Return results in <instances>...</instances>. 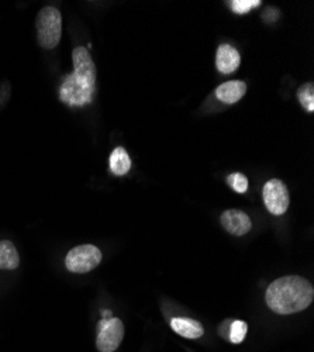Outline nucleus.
Here are the masks:
<instances>
[{"instance_id":"obj_1","label":"nucleus","mask_w":314,"mask_h":352,"mask_svg":"<svg viewBox=\"0 0 314 352\" xmlns=\"http://www.w3.org/2000/svg\"><path fill=\"white\" fill-rule=\"evenodd\" d=\"M314 299L313 285L298 275L283 276L273 280L268 289L265 300L268 307L282 316L293 314L307 309Z\"/></svg>"},{"instance_id":"obj_2","label":"nucleus","mask_w":314,"mask_h":352,"mask_svg":"<svg viewBox=\"0 0 314 352\" xmlns=\"http://www.w3.org/2000/svg\"><path fill=\"white\" fill-rule=\"evenodd\" d=\"M38 44L45 50H54L60 44L63 33V16L52 6L40 10L36 20Z\"/></svg>"},{"instance_id":"obj_3","label":"nucleus","mask_w":314,"mask_h":352,"mask_svg":"<svg viewBox=\"0 0 314 352\" xmlns=\"http://www.w3.org/2000/svg\"><path fill=\"white\" fill-rule=\"evenodd\" d=\"M95 95V85L82 80L74 72L68 74L60 87V99L68 106L82 107L92 103Z\"/></svg>"},{"instance_id":"obj_4","label":"nucleus","mask_w":314,"mask_h":352,"mask_svg":"<svg viewBox=\"0 0 314 352\" xmlns=\"http://www.w3.org/2000/svg\"><path fill=\"white\" fill-rule=\"evenodd\" d=\"M100 262L102 251L92 244L72 248L65 258L67 270L72 274H88L95 270Z\"/></svg>"},{"instance_id":"obj_5","label":"nucleus","mask_w":314,"mask_h":352,"mask_svg":"<svg viewBox=\"0 0 314 352\" xmlns=\"http://www.w3.org/2000/svg\"><path fill=\"white\" fill-rule=\"evenodd\" d=\"M124 338V324L120 318H102L98 324L96 345L100 352H114Z\"/></svg>"},{"instance_id":"obj_6","label":"nucleus","mask_w":314,"mask_h":352,"mask_svg":"<svg viewBox=\"0 0 314 352\" xmlns=\"http://www.w3.org/2000/svg\"><path fill=\"white\" fill-rule=\"evenodd\" d=\"M264 201L273 216H282L288 212L291 197L289 190L280 179H271L264 186Z\"/></svg>"},{"instance_id":"obj_7","label":"nucleus","mask_w":314,"mask_h":352,"mask_svg":"<svg viewBox=\"0 0 314 352\" xmlns=\"http://www.w3.org/2000/svg\"><path fill=\"white\" fill-rule=\"evenodd\" d=\"M74 74L82 80L96 86V67L87 48L76 47L72 52Z\"/></svg>"},{"instance_id":"obj_8","label":"nucleus","mask_w":314,"mask_h":352,"mask_svg":"<svg viewBox=\"0 0 314 352\" xmlns=\"http://www.w3.org/2000/svg\"><path fill=\"white\" fill-rule=\"evenodd\" d=\"M220 221H221L223 228L227 232H230V234H233V236H237V237L244 236V234L249 232V230L252 228V221H251L249 216L237 209L225 210L221 214Z\"/></svg>"},{"instance_id":"obj_9","label":"nucleus","mask_w":314,"mask_h":352,"mask_svg":"<svg viewBox=\"0 0 314 352\" xmlns=\"http://www.w3.org/2000/svg\"><path fill=\"white\" fill-rule=\"evenodd\" d=\"M241 56L238 50L232 47L230 44H221L216 54V67L217 71L223 75L233 74L240 68Z\"/></svg>"},{"instance_id":"obj_10","label":"nucleus","mask_w":314,"mask_h":352,"mask_svg":"<svg viewBox=\"0 0 314 352\" xmlns=\"http://www.w3.org/2000/svg\"><path fill=\"white\" fill-rule=\"evenodd\" d=\"M245 92H247L245 82L230 80V82L221 83L216 89L214 95L220 102H223L225 104H234L244 98Z\"/></svg>"},{"instance_id":"obj_11","label":"nucleus","mask_w":314,"mask_h":352,"mask_svg":"<svg viewBox=\"0 0 314 352\" xmlns=\"http://www.w3.org/2000/svg\"><path fill=\"white\" fill-rule=\"evenodd\" d=\"M170 329L177 334L189 340L201 338L205 334V329L201 322L186 317H175L170 320Z\"/></svg>"},{"instance_id":"obj_12","label":"nucleus","mask_w":314,"mask_h":352,"mask_svg":"<svg viewBox=\"0 0 314 352\" xmlns=\"http://www.w3.org/2000/svg\"><path fill=\"white\" fill-rule=\"evenodd\" d=\"M20 256L16 247L10 241H0V270L13 271L19 267Z\"/></svg>"},{"instance_id":"obj_13","label":"nucleus","mask_w":314,"mask_h":352,"mask_svg":"<svg viewBox=\"0 0 314 352\" xmlns=\"http://www.w3.org/2000/svg\"><path fill=\"white\" fill-rule=\"evenodd\" d=\"M109 164H110V170L117 176L126 175L131 168V160L123 146H117V148L113 150V153L110 154Z\"/></svg>"},{"instance_id":"obj_14","label":"nucleus","mask_w":314,"mask_h":352,"mask_svg":"<svg viewBox=\"0 0 314 352\" xmlns=\"http://www.w3.org/2000/svg\"><path fill=\"white\" fill-rule=\"evenodd\" d=\"M298 99L304 110H307L309 113L314 111V85L311 82L304 83L299 87Z\"/></svg>"},{"instance_id":"obj_15","label":"nucleus","mask_w":314,"mask_h":352,"mask_svg":"<svg viewBox=\"0 0 314 352\" xmlns=\"http://www.w3.org/2000/svg\"><path fill=\"white\" fill-rule=\"evenodd\" d=\"M232 8V10L236 14H247L249 13V10L258 8L261 5L260 0H233V2L228 3Z\"/></svg>"},{"instance_id":"obj_16","label":"nucleus","mask_w":314,"mask_h":352,"mask_svg":"<svg viewBox=\"0 0 314 352\" xmlns=\"http://www.w3.org/2000/svg\"><path fill=\"white\" fill-rule=\"evenodd\" d=\"M227 184L230 185L237 193H245L247 189H248V179L247 176L240 173V172H236V173H232L227 176Z\"/></svg>"},{"instance_id":"obj_17","label":"nucleus","mask_w":314,"mask_h":352,"mask_svg":"<svg viewBox=\"0 0 314 352\" xmlns=\"http://www.w3.org/2000/svg\"><path fill=\"white\" fill-rule=\"evenodd\" d=\"M247 331H248V326L247 322L241 321V320H236L233 321L232 324V329H230V341L233 344H240L244 341L245 336H247Z\"/></svg>"},{"instance_id":"obj_18","label":"nucleus","mask_w":314,"mask_h":352,"mask_svg":"<svg viewBox=\"0 0 314 352\" xmlns=\"http://www.w3.org/2000/svg\"><path fill=\"white\" fill-rule=\"evenodd\" d=\"M10 95V85L8 82L0 83V107H3Z\"/></svg>"},{"instance_id":"obj_19","label":"nucleus","mask_w":314,"mask_h":352,"mask_svg":"<svg viewBox=\"0 0 314 352\" xmlns=\"http://www.w3.org/2000/svg\"><path fill=\"white\" fill-rule=\"evenodd\" d=\"M102 314H103V318H110L111 317V311L110 310H102Z\"/></svg>"}]
</instances>
